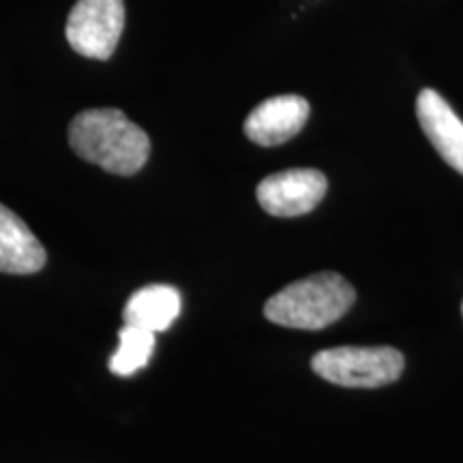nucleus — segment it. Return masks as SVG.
Segmentation results:
<instances>
[{"label": "nucleus", "mask_w": 463, "mask_h": 463, "mask_svg": "<svg viewBox=\"0 0 463 463\" xmlns=\"http://www.w3.org/2000/svg\"><path fill=\"white\" fill-rule=\"evenodd\" d=\"M181 292L172 286H146L131 294L125 305L123 320L133 326H142L146 331L159 333L170 328L181 314Z\"/></svg>", "instance_id": "obj_9"}, {"label": "nucleus", "mask_w": 463, "mask_h": 463, "mask_svg": "<svg viewBox=\"0 0 463 463\" xmlns=\"http://www.w3.org/2000/svg\"><path fill=\"white\" fill-rule=\"evenodd\" d=\"M69 144L78 157L118 176L140 172L150 155L146 131L116 108L80 112L69 125Z\"/></svg>", "instance_id": "obj_1"}, {"label": "nucleus", "mask_w": 463, "mask_h": 463, "mask_svg": "<svg viewBox=\"0 0 463 463\" xmlns=\"http://www.w3.org/2000/svg\"><path fill=\"white\" fill-rule=\"evenodd\" d=\"M403 354L389 345H341L311 358V369L322 380L345 389H378L403 373Z\"/></svg>", "instance_id": "obj_3"}, {"label": "nucleus", "mask_w": 463, "mask_h": 463, "mask_svg": "<svg viewBox=\"0 0 463 463\" xmlns=\"http://www.w3.org/2000/svg\"><path fill=\"white\" fill-rule=\"evenodd\" d=\"M461 311H463V305H461Z\"/></svg>", "instance_id": "obj_11"}, {"label": "nucleus", "mask_w": 463, "mask_h": 463, "mask_svg": "<svg viewBox=\"0 0 463 463\" xmlns=\"http://www.w3.org/2000/svg\"><path fill=\"white\" fill-rule=\"evenodd\" d=\"M155 333L142 326L125 324L118 335V350L109 358V372L120 378H129L144 369L153 356Z\"/></svg>", "instance_id": "obj_10"}, {"label": "nucleus", "mask_w": 463, "mask_h": 463, "mask_svg": "<svg viewBox=\"0 0 463 463\" xmlns=\"http://www.w3.org/2000/svg\"><path fill=\"white\" fill-rule=\"evenodd\" d=\"M309 112V101L300 95L270 97L247 116L245 136L260 146H279L298 136Z\"/></svg>", "instance_id": "obj_6"}, {"label": "nucleus", "mask_w": 463, "mask_h": 463, "mask_svg": "<svg viewBox=\"0 0 463 463\" xmlns=\"http://www.w3.org/2000/svg\"><path fill=\"white\" fill-rule=\"evenodd\" d=\"M125 28V0H78L67 17L71 48L86 58L108 61Z\"/></svg>", "instance_id": "obj_4"}, {"label": "nucleus", "mask_w": 463, "mask_h": 463, "mask_svg": "<svg viewBox=\"0 0 463 463\" xmlns=\"http://www.w3.org/2000/svg\"><path fill=\"white\" fill-rule=\"evenodd\" d=\"M356 292L337 273L298 279L269 298L264 316L270 322L300 331H320L341 320L354 305Z\"/></svg>", "instance_id": "obj_2"}, {"label": "nucleus", "mask_w": 463, "mask_h": 463, "mask_svg": "<svg viewBox=\"0 0 463 463\" xmlns=\"http://www.w3.org/2000/svg\"><path fill=\"white\" fill-rule=\"evenodd\" d=\"M416 116L439 157L463 174V120L453 112L449 101L433 89L420 90Z\"/></svg>", "instance_id": "obj_7"}, {"label": "nucleus", "mask_w": 463, "mask_h": 463, "mask_svg": "<svg viewBox=\"0 0 463 463\" xmlns=\"http://www.w3.org/2000/svg\"><path fill=\"white\" fill-rule=\"evenodd\" d=\"M328 181L320 170L297 167L277 172L258 184V202L269 215L298 217L307 215L326 195Z\"/></svg>", "instance_id": "obj_5"}, {"label": "nucleus", "mask_w": 463, "mask_h": 463, "mask_svg": "<svg viewBox=\"0 0 463 463\" xmlns=\"http://www.w3.org/2000/svg\"><path fill=\"white\" fill-rule=\"evenodd\" d=\"M48 262V253L33 230L0 204V273L33 275Z\"/></svg>", "instance_id": "obj_8"}]
</instances>
